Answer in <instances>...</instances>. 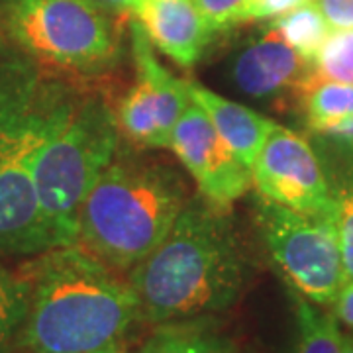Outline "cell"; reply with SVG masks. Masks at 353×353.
Returning a JSON list of instances; mask_svg holds the SVG:
<instances>
[{
	"label": "cell",
	"mask_w": 353,
	"mask_h": 353,
	"mask_svg": "<svg viewBox=\"0 0 353 353\" xmlns=\"http://www.w3.org/2000/svg\"><path fill=\"white\" fill-rule=\"evenodd\" d=\"M261 201L312 216H332L334 192L310 143L285 126H275L252 167Z\"/></svg>",
	"instance_id": "ba28073f"
},
{
	"label": "cell",
	"mask_w": 353,
	"mask_h": 353,
	"mask_svg": "<svg viewBox=\"0 0 353 353\" xmlns=\"http://www.w3.org/2000/svg\"><path fill=\"white\" fill-rule=\"evenodd\" d=\"M334 226L340 243L341 263L347 281H353V183L334 192Z\"/></svg>",
	"instance_id": "44dd1931"
},
{
	"label": "cell",
	"mask_w": 353,
	"mask_h": 353,
	"mask_svg": "<svg viewBox=\"0 0 353 353\" xmlns=\"http://www.w3.org/2000/svg\"><path fill=\"white\" fill-rule=\"evenodd\" d=\"M130 39H132V55L138 69V81L150 88L153 99L159 104L165 128L173 134L179 118L190 104L187 81H181L171 75L153 53L152 39L148 38L134 16H130Z\"/></svg>",
	"instance_id": "4fadbf2b"
},
{
	"label": "cell",
	"mask_w": 353,
	"mask_h": 353,
	"mask_svg": "<svg viewBox=\"0 0 353 353\" xmlns=\"http://www.w3.org/2000/svg\"><path fill=\"white\" fill-rule=\"evenodd\" d=\"M0 39L73 75L106 73L120 57L112 16L90 0H0Z\"/></svg>",
	"instance_id": "8992f818"
},
{
	"label": "cell",
	"mask_w": 353,
	"mask_h": 353,
	"mask_svg": "<svg viewBox=\"0 0 353 353\" xmlns=\"http://www.w3.org/2000/svg\"><path fill=\"white\" fill-rule=\"evenodd\" d=\"M30 296L28 275L0 265V353H10L18 345L30 310Z\"/></svg>",
	"instance_id": "e0dca14e"
},
{
	"label": "cell",
	"mask_w": 353,
	"mask_h": 353,
	"mask_svg": "<svg viewBox=\"0 0 353 353\" xmlns=\"http://www.w3.org/2000/svg\"><path fill=\"white\" fill-rule=\"evenodd\" d=\"M139 353H234V343L199 324H163Z\"/></svg>",
	"instance_id": "ffe728a7"
},
{
	"label": "cell",
	"mask_w": 353,
	"mask_h": 353,
	"mask_svg": "<svg viewBox=\"0 0 353 353\" xmlns=\"http://www.w3.org/2000/svg\"><path fill=\"white\" fill-rule=\"evenodd\" d=\"M306 69L308 61L269 26L261 36L248 41L238 51L230 65V75L243 94L267 101L289 88L296 90Z\"/></svg>",
	"instance_id": "30bf717a"
},
{
	"label": "cell",
	"mask_w": 353,
	"mask_h": 353,
	"mask_svg": "<svg viewBox=\"0 0 353 353\" xmlns=\"http://www.w3.org/2000/svg\"><path fill=\"white\" fill-rule=\"evenodd\" d=\"M301 97L310 130L340 141H353V85L324 81L304 90Z\"/></svg>",
	"instance_id": "5bb4252c"
},
{
	"label": "cell",
	"mask_w": 353,
	"mask_h": 353,
	"mask_svg": "<svg viewBox=\"0 0 353 353\" xmlns=\"http://www.w3.org/2000/svg\"><path fill=\"white\" fill-rule=\"evenodd\" d=\"M26 275L30 310L18 347L26 353H120L139 320L130 281L79 241L39 253Z\"/></svg>",
	"instance_id": "6da1fadb"
},
{
	"label": "cell",
	"mask_w": 353,
	"mask_h": 353,
	"mask_svg": "<svg viewBox=\"0 0 353 353\" xmlns=\"http://www.w3.org/2000/svg\"><path fill=\"white\" fill-rule=\"evenodd\" d=\"M292 304L299 328V338L292 353H341L343 336L338 326V318L322 312L314 303L304 299L296 290H292Z\"/></svg>",
	"instance_id": "2e32d148"
},
{
	"label": "cell",
	"mask_w": 353,
	"mask_h": 353,
	"mask_svg": "<svg viewBox=\"0 0 353 353\" xmlns=\"http://www.w3.org/2000/svg\"><path fill=\"white\" fill-rule=\"evenodd\" d=\"M120 134L108 102L63 85L34 157L39 210L53 248L77 241L81 208L120 150Z\"/></svg>",
	"instance_id": "5b68a950"
},
{
	"label": "cell",
	"mask_w": 353,
	"mask_h": 353,
	"mask_svg": "<svg viewBox=\"0 0 353 353\" xmlns=\"http://www.w3.org/2000/svg\"><path fill=\"white\" fill-rule=\"evenodd\" d=\"M259 228L271 259L290 289L328 306L347 283L332 216H312L261 201Z\"/></svg>",
	"instance_id": "52a82bcc"
},
{
	"label": "cell",
	"mask_w": 353,
	"mask_h": 353,
	"mask_svg": "<svg viewBox=\"0 0 353 353\" xmlns=\"http://www.w3.org/2000/svg\"><path fill=\"white\" fill-rule=\"evenodd\" d=\"M187 202L175 169L118 150L81 208L77 241L130 273L165 240Z\"/></svg>",
	"instance_id": "277c9868"
},
{
	"label": "cell",
	"mask_w": 353,
	"mask_h": 353,
	"mask_svg": "<svg viewBox=\"0 0 353 353\" xmlns=\"http://www.w3.org/2000/svg\"><path fill=\"white\" fill-rule=\"evenodd\" d=\"M271 28H275L281 38L306 61L314 59L316 53L332 34V28L312 0L273 20Z\"/></svg>",
	"instance_id": "d6986e66"
},
{
	"label": "cell",
	"mask_w": 353,
	"mask_h": 353,
	"mask_svg": "<svg viewBox=\"0 0 353 353\" xmlns=\"http://www.w3.org/2000/svg\"><path fill=\"white\" fill-rule=\"evenodd\" d=\"M94 6L108 12L110 16H132L141 6L143 0H90Z\"/></svg>",
	"instance_id": "484cf974"
},
{
	"label": "cell",
	"mask_w": 353,
	"mask_h": 353,
	"mask_svg": "<svg viewBox=\"0 0 353 353\" xmlns=\"http://www.w3.org/2000/svg\"><path fill=\"white\" fill-rule=\"evenodd\" d=\"M324 81L353 85V30H336L324 41V46L308 61V69L296 90H304Z\"/></svg>",
	"instance_id": "ac0fdd59"
},
{
	"label": "cell",
	"mask_w": 353,
	"mask_h": 353,
	"mask_svg": "<svg viewBox=\"0 0 353 353\" xmlns=\"http://www.w3.org/2000/svg\"><path fill=\"white\" fill-rule=\"evenodd\" d=\"M334 316L343 326L353 330V281H347L341 287L338 299L334 301Z\"/></svg>",
	"instance_id": "d4e9b609"
},
{
	"label": "cell",
	"mask_w": 353,
	"mask_h": 353,
	"mask_svg": "<svg viewBox=\"0 0 353 353\" xmlns=\"http://www.w3.org/2000/svg\"><path fill=\"white\" fill-rule=\"evenodd\" d=\"M132 16L153 46L183 69H190L201 59L212 38V30L194 0H143Z\"/></svg>",
	"instance_id": "8fae6325"
},
{
	"label": "cell",
	"mask_w": 353,
	"mask_h": 353,
	"mask_svg": "<svg viewBox=\"0 0 353 353\" xmlns=\"http://www.w3.org/2000/svg\"><path fill=\"white\" fill-rule=\"evenodd\" d=\"M187 88L190 101L206 114L228 148L252 171L257 155L277 122L192 81H187Z\"/></svg>",
	"instance_id": "7c38bea8"
},
{
	"label": "cell",
	"mask_w": 353,
	"mask_h": 353,
	"mask_svg": "<svg viewBox=\"0 0 353 353\" xmlns=\"http://www.w3.org/2000/svg\"><path fill=\"white\" fill-rule=\"evenodd\" d=\"M63 85L0 39V255H39L53 248L39 210L34 157Z\"/></svg>",
	"instance_id": "3957f363"
},
{
	"label": "cell",
	"mask_w": 353,
	"mask_h": 353,
	"mask_svg": "<svg viewBox=\"0 0 353 353\" xmlns=\"http://www.w3.org/2000/svg\"><path fill=\"white\" fill-rule=\"evenodd\" d=\"M308 0H248L245 8L241 10V22H253V20H277L290 10L303 6Z\"/></svg>",
	"instance_id": "603a6c76"
},
{
	"label": "cell",
	"mask_w": 353,
	"mask_h": 353,
	"mask_svg": "<svg viewBox=\"0 0 353 353\" xmlns=\"http://www.w3.org/2000/svg\"><path fill=\"white\" fill-rule=\"evenodd\" d=\"M169 150L196 183L204 201L226 210L252 187V171L220 138L206 114L190 101L173 128Z\"/></svg>",
	"instance_id": "9c48e42d"
},
{
	"label": "cell",
	"mask_w": 353,
	"mask_h": 353,
	"mask_svg": "<svg viewBox=\"0 0 353 353\" xmlns=\"http://www.w3.org/2000/svg\"><path fill=\"white\" fill-rule=\"evenodd\" d=\"M245 2L248 0H194L199 12L206 20L212 34L240 24L241 10L245 8Z\"/></svg>",
	"instance_id": "7402d4cb"
},
{
	"label": "cell",
	"mask_w": 353,
	"mask_h": 353,
	"mask_svg": "<svg viewBox=\"0 0 353 353\" xmlns=\"http://www.w3.org/2000/svg\"><path fill=\"white\" fill-rule=\"evenodd\" d=\"M326 22L336 30H353V0H312Z\"/></svg>",
	"instance_id": "cb8c5ba5"
},
{
	"label": "cell",
	"mask_w": 353,
	"mask_h": 353,
	"mask_svg": "<svg viewBox=\"0 0 353 353\" xmlns=\"http://www.w3.org/2000/svg\"><path fill=\"white\" fill-rule=\"evenodd\" d=\"M139 320L176 324L220 314L245 285L240 245L220 208L189 201L165 240L130 273Z\"/></svg>",
	"instance_id": "7a4b0ae2"
},
{
	"label": "cell",
	"mask_w": 353,
	"mask_h": 353,
	"mask_svg": "<svg viewBox=\"0 0 353 353\" xmlns=\"http://www.w3.org/2000/svg\"><path fill=\"white\" fill-rule=\"evenodd\" d=\"M120 132L141 148H169L171 132L165 128L159 104L141 81L122 97L116 110Z\"/></svg>",
	"instance_id": "9a60e30c"
}]
</instances>
